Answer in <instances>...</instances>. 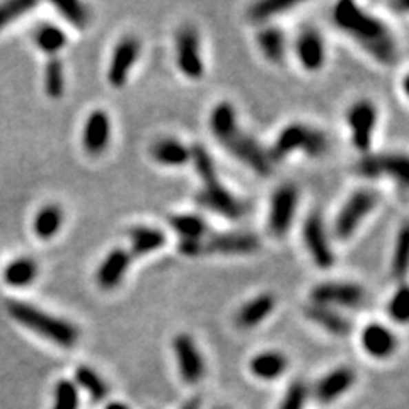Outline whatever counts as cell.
I'll return each instance as SVG.
<instances>
[{
	"mask_svg": "<svg viewBox=\"0 0 409 409\" xmlns=\"http://www.w3.org/2000/svg\"><path fill=\"white\" fill-rule=\"evenodd\" d=\"M169 225L176 235H179V242H195V240L203 239L210 232L208 224L202 217L193 213H179L172 215L169 218Z\"/></svg>",
	"mask_w": 409,
	"mask_h": 409,
	"instance_id": "cell-27",
	"label": "cell"
},
{
	"mask_svg": "<svg viewBox=\"0 0 409 409\" xmlns=\"http://www.w3.org/2000/svg\"><path fill=\"white\" fill-rule=\"evenodd\" d=\"M182 409H200V399H191L182 406Z\"/></svg>",
	"mask_w": 409,
	"mask_h": 409,
	"instance_id": "cell-40",
	"label": "cell"
},
{
	"mask_svg": "<svg viewBox=\"0 0 409 409\" xmlns=\"http://www.w3.org/2000/svg\"><path fill=\"white\" fill-rule=\"evenodd\" d=\"M63 225V210L59 204H46L34 215L33 231L34 235L41 240L55 238Z\"/></svg>",
	"mask_w": 409,
	"mask_h": 409,
	"instance_id": "cell-28",
	"label": "cell"
},
{
	"mask_svg": "<svg viewBox=\"0 0 409 409\" xmlns=\"http://www.w3.org/2000/svg\"><path fill=\"white\" fill-rule=\"evenodd\" d=\"M329 150V140L324 132L306 123H292L280 132L270 149L273 162H280L293 152H304L308 157H322Z\"/></svg>",
	"mask_w": 409,
	"mask_h": 409,
	"instance_id": "cell-4",
	"label": "cell"
},
{
	"mask_svg": "<svg viewBox=\"0 0 409 409\" xmlns=\"http://www.w3.org/2000/svg\"><path fill=\"white\" fill-rule=\"evenodd\" d=\"M304 242L311 254L312 261L317 264L321 270H328L335 264V253H333L331 242H329L328 232H326L322 217L314 211L307 217L304 224Z\"/></svg>",
	"mask_w": 409,
	"mask_h": 409,
	"instance_id": "cell-13",
	"label": "cell"
},
{
	"mask_svg": "<svg viewBox=\"0 0 409 409\" xmlns=\"http://www.w3.org/2000/svg\"><path fill=\"white\" fill-rule=\"evenodd\" d=\"M367 302L364 286L351 282H322L311 290V304L326 307L358 308Z\"/></svg>",
	"mask_w": 409,
	"mask_h": 409,
	"instance_id": "cell-9",
	"label": "cell"
},
{
	"mask_svg": "<svg viewBox=\"0 0 409 409\" xmlns=\"http://www.w3.org/2000/svg\"><path fill=\"white\" fill-rule=\"evenodd\" d=\"M38 271V263L33 258H17L3 270V282L12 289H24L34 282Z\"/></svg>",
	"mask_w": 409,
	"mask_h": 409,
	"instance_id": "cell-29",
	"label": "cell"
},
{
	"mask_svg": "<svg viewBox=\"0 0 409 409\" xmlns=\"http://www.w3.org/2000/svg\"><path fill=\"white\" fill-rule=\"evenodd\" d=\"M53 6L59 10L60 16L74 28H77V30H85L87 28L89 21H91V14H89L85 3L75 2V0H63V2H55Z\"/></svg>",
	"mask_w": 409,
	"mask_h": 409,
	"instance_id": "cell-33",
	"label": "cell"
},
{
	"mask_svg": "<svg viewBox=\"0 0 409 409\" xmlns=\"http://www.w3.org/2000/svg\"><path fill=\"white\" fill-rule=\"evenodd\" d=\"M295 55L307 72H319L326 62V46L321 33L307 26L297 34Z\"/></svg>",
	"mask_w": 409,
	"mask_h": 409,
	"instance_id": "cell-16",
	"label": "cell"
},
{
	"mask_svg": "<svg viewBox=\"0 0 409 409\" xmlns=\"http://www.w3.org/2000/svg\"><path fill=\"white\" fill-rule=\"evenodd\" d=\"M176 63L181 74L191 81L204 75V63L200 52V36L195 26L186 24L176 33Z\"/></svg>",
	"mask_w": 409,
	"mask_h": 409,
	"instance_id": "cell-11",
	"label": "cell"
},
{
	"mask_svg": "<svg viewBox=\"0 0 409 409\" xmlns=\"http://www.w3.org/2000/svg\"><path fill=\"white\" fill-rule=\"evenodd\" d=\"M7 314L19 322L23 328L30 329L45 339L59 344L62 348H72L78 339L77 326L65 321L62 317L50 314L43 308L21 302V300H9L6 304Z\"/></svg>",
	"mask_w": 409,
	"mask_h": 409,
	"instance_id": "cell-2",
	"label": "cell"
},
{
	"mask_svg": "<svg viewBox=\"0 0 409 409\" xmlns=\"http://www.w3.org/2000/svg\"><path fill=\"white\" fill-rule=\"evenodd\" d=\"M276 299L271 293H260L249 302L244 304L235 314V324L242 329H251L254 326L261 324L268 315L275 311Z\"/></svg>",
	"mask_w": 409,
	"mask_h": 409,
	"instance_id": "cell-22",
	"label": "cell"
},
{
	"mask_svg": "<svg viewBox=\"0 0 409 409\" xmlns=\"http://www.w3.org/2000/svg\"><path fill=\"white\" fill-rule=\"evenodd\" d=\"M172 351L178 361L181 379L189 386H195L204 377V361L195 339L186 333L174 336L172 339Z\"/></svg>",
	"mask_w": 409,
	"mask_h": 409,
	"instance_id": "cell-14",
	"label": "cell"
},
{
	"mask_svg": "<svg viewBox=\"0 0 409 409\" xmlns=\"http://www.w3.org/2000/svg\"><path fill=\"white\" fill-rule=\"evenodd\" d=\"M289 360L280 351H263L249 361V370L260 380H275L285 374Z\"/></svg>",
	"mask_w": 409,
	"mask_h": 409,
	"instance_id": "cell-25",
	"label": "cell"
},
{
	"mask_svg": "<svg viewBox=\"0 0 409 409\" xmlns=\"http://www.w3.org/2000/svg\"><path fill=\"white\" fill-rule=\"evenodd\" d=\"M140 41L134 36H125L114 46L111 55L109 67H107V82L114 89H121L127 84L130 72L140 56Z\"/></svg>",
	"mask_w": 409,
	"mask_h": 409,
	"instance_id": "cell-15",
	"label": "cell"
},
{
	"mask_svg": "<svg viewBox=\"0 0 409 409\" xmlns=\"http://www.w3.org/2000/svg\"><path fill=\"white\" fill-rule=\"evenodd\" d=\"M106 409H130V408L123 403H111V404H107Z\"/></svg>",
	"mask_w": 409,
	"mask_h": 409,
	"instance_id": "cell-41",
	"label": "cell"
},
{
	"mask_svg": "<svg viewBox=\"0 0 409 409\" xmlns=\"http://www.w3.org/2000/svg\"><path fill=\"white\" fill-rule=\"evenodd\" d=\"M261 247V240L249 232H208L195 242H179V254L202 258L211 254H253Z\"/></svg>",
	"mask_w": 409,
	"mask_h": 409,
	"instance_id": "cell-3",
	"label": "cell"
},
{
	"mask_svg": "<svg viewBox=\"0 0 409 409\" xmlns=\"http://www.w3.org/2000/svg\"><path fill=\"white\" fill-rule=\"evenodd\" d=\"M360 339L365 353L377 360L389 358L397 348V338L394 333L380 322H370L365 326Z\"/></svg>",
	"mask_w": 409,
	"mask_h": 409,
	"instance_id": "cell-19",
	"label": "cell"
},
{
	"mask_svg": "<svg viewBox=\"0 0 409 409\" xmlns=\"http://www.w3.org/2000/svg\"><path fill=\"white\" fill-rule=\"evenodd\" d=\"M379 193L375 189L361 188L358 191H355L350 198L346 200V203L343 204V208L339 210V213L336 215L335 220V235L339 240L350 239L351 235L357 232V229L360 227L361 222L365 220L367 215H370L375 210V207L379 204Z\"/></svg>",
	"mask_w": 409,
	"mask_h": 409,
	"instance_id": "cell-7",
	"label": "cell"
},
{
	"mask_svg": "<svg viewBox=\"0 0 409 409\" xmlns=\"http://www.w3.org/2000/svg\"><path fill=\"white\" fill-rule=\"evenodd\" d=\"M217 140L225 147V150L231 156H234L235 159L240 160L249 169H253L256 174L270 176L273 172L275 162L271 160L268 150L263 149V145H260L253 136L244 134L238 125L218 136Z\"/></svg>",
	"mask_w": 409,
	"mask_h": 409,
	"instance_id": "cell-5",
	"label": "cell"
},
{
	"mask_svg": "<svg viewBox=\"0 0 409 409\" xmlns=\"http://www.w3.org/2000/svg\"><path fill=\"white\" fill-rule=\"evenodd\" d=\"M258 48L264 55V59L271 63H282L286 52V39L283 31L276 26H264L256 34Z\"/></svg>",
	"mask_w": 409,
	"mask_h": 409,
	"instance_id": "cell-26",
	"label": "cell"
},
{
	"mask_svg": "<svg viewBox=\"0 0 409 409\" xmlns=\"http://www.w3.org/2000/svg\"><path fill=\"white\" fill-rule=\"evenodd\" d=\"M45 91L52 99H60L65 91L63 63L56 56H50L45 65Z\"/></svg>",
	"mask_w": 409,
	"mask_h": 409,
	"instance_id": "cell-32",
	"label": "cell"
},
{
	"mask_svg": "<svg viewBox=\"0 0 409 409\" xmlns=\"http://www.w3.org/2000/svg\"><path fill=\"white\" fill-rule=\"evenodd\" d=\"M111 140V120L106 111L94 109L87 116L82 132V145L89 156H101Z\"/></svg>",
	"mask_w": 409,
	"mask_h": 409,
	"instance_id": "cell-17",
	"label": "cell"
},
{
	"mask_svg": "<svg viewBox=\"0 0 409 409\" xmlns=\"http://www.w3.org/2000/svg\"><path fill=\"white\" fill-rule=\"evenodd\" d=\"M389 314L394 321L406 322L409 317V297L406 286H401L389 302Z\"/></svg>",
	"mask_w": 409,
	"mask_h": 409,
	"instance_id": "cell-39",
	"label": "cell"
},
{
	"mask_svg": "<svg viewBox=\"0 0 409 409\" xmlns=\"http://www.w3.org/2000/svg\"><path fill=\"white\" fill-rule=\"evenodd\" d=\"M130 238V256L132 258H143L147 254H152L156 251L162 249L166 244V234L156 227L149 225H136L128 231Z\"/></svg>",
	"mask_w": 409,
	"mask_h": 409,
	"instance_id": "cell-24",
	"label": "cell"
},
{
	"mask_svg": "<svg viewBox=\"0 0 409 409\" xmlns=\"http://www.w3.org/2000/svg\"><path fill=\"white\" fill-rule=\"evenodd\" d=\"M408 260H409V232L408 227L401 229L397 235L396 247H394L392 256V276L394 278H404L408 271Z\"/></svg>",
	"mask_w": 409,
	"mask_h": 409,
	"instance_id": "cell-36",
	"label": "cell"
},
{
	"mask_svg": "<svg viewBox=\"0 0 409 409\" xmlns=\"http://www.w3.org/2000/svg\"><path fill=\"white\" fill-rule=\"evenodd\" d=\"M75 382H77L82 389L87 390L96 403H99V401H103L104 397L107 396V386L91 367H85V365L78 367L77 370H75Z\"/></svg>",
	"mask_w": 409,
	"mask_h": 409,
	"instance_id": "cell-34",
	"label": "cell"
},
{
	"mask_svg": "<svg viewBox=\"0 0 409 409\" xmlns=\"http://www.w3.org/2000/svg\"><path fill=\"white\" fill-rule=\"evenodd\" d=\"M196 203L229 220H239L247 213V203L229 191L218 174L202 179V189L196 193Z\"/></svg>",
	"mask_w": 409,
	"mask_h": 409,
	"instance_id": "cell-6",
	"label": "cell"
},
{
	"mask_svg": "<svg viewBox=\"0 0 409 409\" xmlns=\"http://www.w3.org/2000/svg\"><path fill=\"white\" fill-rule=\"evenodd\" d=\"M307 396L308 390L306 384L297 380L286 390L285 397H283L282 404H280V409H304L307 403Z\"/></svg>",
	"mask_w": 409,
	"mask_h": 409,
	"instance_id": "cell-38",
	"label": "cell"
},
{
	"mask_svg": "<svg viewBox=\"0 0 409 409\" xmlns=\"http://www.w3.org/2000/svg\"><path fill=\"white\" fill-rule=\"evenodd\" d=\"M295 6L297 2H292V0H263V2L249 6L246 14L253 23H268L273 17L282 16L283 12L293 9Z\"/></svg>",
	"mask_w": 409,
	"mask_h": 409,
	"instance_id": "cell-31",
	"label": "cell"
},
{
	"mask_svg": "<svg viewBox=\"0 0 409 409\" xmlns=\"http://www.w3.org/2000/svg\"><path fill=\"white\" fill-rule=\"evenodd\" d=\"M346 121L355 149L361 154H368L377 127L375 104L368 99H360V101L353 103L348 109Z\"/></svg>",
	"mask_w": 409,
	"mask_h": 409,
	"instance_id": "cell-12",
	"label": "cell"
},
{
	"mask_svg": "<svg viewBox=\"0 0 409 409\" xmlns=\"http://www.w3.org/2000/svg\"><path fill=\"white\" fill-rule=\"evenodd\" d=\"M78 390L70 380H60L55 387V404L53 409H77Z\"/></svg>",
	"mask_w": 409,
	"mask_h": 409,
	"instance_id": "cell-37",
	"label": "cell"
},
{
	"mask_svg": "<svg viewBox=\"0 0 409 409\" xmlns=\"http://www.w3.org/2000/svg\"><path fill=\"white\" fill-rule=\"evenodd\" d=\"M34 43L43 53L55 56L67 46V34L55 24H39L34 30Z\"/></svg>",
	"mask_w": 409,
	"mask_h": 409,
	"instance_id": "cell-30",
	"label": "cell"
},
{
	"mask_svg": "<svg viewBox=\"0 0 409 409\" xmlns=\"http://www.w3.org/2000/svg\"><path fill=\"white\" fill-rule=\"evenodd\" d=\"M154 160L166 167H182L191 160V147L178 138H159L150 149Z\"/></svg>",
	"mask_w": 409,
	"mask_h": 409,
	"instance_id": "cell-21",
	"label": "cell"
},
{
	"mask_svg": "<svg viewBox=\"0 0 409 409\" xmlns=\"http://www.w3.org/2000/svg\"><path fill=\"white\" fill-rule=\"evenodd\" d=\"M297 204H299V189L297 186L286 185L278 186L270 198L268 210V232L273 238H285L295 218Z\"/></svg>",
	"mask_w": 409,
	"mask_h": 409,
	"instance_id": "cell-8",
	"label": "cell"
},
{
	"mask_svg": "<svg viewBox=\"0 0 409 409\" xmlns=\"http://www.w3.org/2000/svg\"><path fill=\"white\" fill-rule=\"evenodd\" d=\"M304 314L307 319H311L312 322H315L317 326H321L324 331L331 333L335 336H346L351 331V322L344 317L343 314H339L336 308L317 306V304H308L304 308Z\"/></svg>",
	"mask_w": 409,
	"mask_h": 409,
	"instance_id": "cell-23",
	"label": "cell"
},
{
	"mask_svg": "<svg viewBox=\"0 0 409 409\" xmlns=\"http://www.w3.org/2000/svg\"><path fill=\"white\" fill-rule=\"evenodd\" d=\"M34 7V0H7V2L0 3V31L6 30L14 21L21 19Z\"/></svg>",
	"mask_w": 409,
	"mask_h": 409,
	"instance_id": "cell-35",
	"label": "cell"
},
{
	"mask_svg": "<svg viewBox=\"0 0 409 409\" xmlns=\"http://www.w3.org/2000/svg\"><path fill=\"white\" fill-rule=\"evenodd\" d=\"M333 21L343 33L361 46L372 59L392 65L399 59L397 41L386 23L350 0H341L333 10Z\"/></svg>",
	"mask_w": 409,
	"mask_h": 409,
	"instance_id": "cell-1",
	"label": "cell"
},
{
	"mask_svg": "<svg viewBox=\"0 0 409 409\" xmlns=\"http://www.w3.org/2000/svg\"><path fill=\"white\" fill-rule=\"evenodd\" d=\"M357 172L367 179L389 176L404 188L409 185V160L404 154H365L358 160Z\"/></svg>",
	"mask_w": 409,
	"mask_h": 409,
	"instance_id": "cell-10",
	"label": "cell"
},
{
	"mask_svg": "<svg viewBox=\"0 0 409 409\" xmlns=\"http://www.w3.org/2000/svg\"><path fill=\"white\" fill-rule=\"evenodd\" d=\"M134 258L123 247H114L106 254L103 263L96 271V282L103 290H113L123 282Z\"/></svg>",
	"mask_w": 409,
	"mask_h": 409,
	"instance_id": "cell-18",
	"label": "cell"
},
{
	"mask_svg": "<svg viewBox=\"0 0 409 409\" xmlns=\"http://www.w3.org/2000/svg\"><path fill=\"white\" fill-rule=\"evenodd\" d=\"M355 379H357V375L351 368H336V370L329 372L328 375L319 380L317 386H315V397L324 404L333 403L353 387Z\"/></svg>",
	"mask_w": 409,
	"mask_h": 409,
	"instance_id": "cell-20",
	"label": "cell"
}]
</instances>
